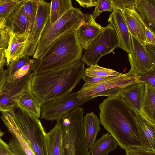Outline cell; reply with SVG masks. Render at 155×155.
Instances as JSON below:
<instances>
[{"label":"cell","mask_w":155,"mask_h":155,"mask_svg":"<svg viewBox=\"0 0 155 155\" xmlns=\"http://www.w3.org/2000/svg\"><path fill=\"white\" fill-rule=\"evenodd\" d=\"M99 107L100 123L121 149L142 148L134 117L136 112L124 101L120 94L107 97Z\"/></svg>","instance_id":"obj_1"},{"label":"cell","mask_w":155,"mask_h":155,"mask_svg":"<svg viewBox=\"0 0 155 155\" xmlns=\"http://www.w3.org/2000/svg\"><path fill=\"white\" fill-rule=\"evenodd\" d=\"M80 60L61 68L33 75L32 92L41 104L71 93L85 74Z\"/></svg>","instance_id":"obj_2"},{"label":"cell","mask_w":155,"mask_h":155,"mask_svg":"<svg viewBox=\"0 0 155 155\" xmlns=\"http://www.w3.org/2000/svg\"><path fill=\"white\" fill-rule=\"evenodd\" d=\"M76 30H68L50 44L36 60L33 75L58 70L81 60L83 48Z\"/></svg>","instance_id":"obj_3"},{"label":"cell","mask_w":155,"mask_h":155,"mask_svg":"<svg viewBox=\"0 0 155 155\" xmlns=\"http://www.w3.org/2000/svg\"><path fill=\"white\" fill-rule=\"evenodd\" d=\"M84 109L77 107L61 118L63 155H90L84 137Z\"/></svg>","instance_id":"obj_4"},{"label":"cell","mask_w":155,"mask_h":155,"mask_svg":"<svg viewBox=\"0 0 155 155\" xmlns=\"http://www.w3.org/2000/svg\"><path fill=\"white\" fill-rule=\"evenodd\" d=\"M92 15L84 14L80 8L73 7L52 24L48 20L40 36L32 56L38 59L56 39L71 29L77 30Z\"/></svg>","instance_id":"obj_5"},{"label":"cell","mask_w":155,"mask_h":155,"mask_svg":"<svg viewBox=\"0 0 155 155\" xmlns=\"http://www.w3.org/2000/svg\"><path fill=\"white\" fill-rule=\"evenodd\" d=\"M20 133L35 155H47L46 133L39 118L18 108L9 112Z\"/></svg>","instance_id":"obj_6"},{"label":"cell","mask_w":155,"mask_h":155,"mask_svg":"<svg viewBox=\"0 0 155 155\" xmlns=\"http://www.w3.org/2000/svg\"><path fill=\"white\" fill-rule=\"evenodd\" d=\"M140 82L138 75L129 71L120 76L106 77L93 83L84 84L78 91L77 97L90 101L99 96L111 97L120 94L127 86Z\"/></svg>","instance_id":"obj_7"},{"label":"cell","mask_w":155,"mask_h":155,"mask_svg":"<svg viewBox=\"0 0 155 155\" xmlns=\"http://www.w3.org/2000/svg\"><path fill=\"white\" fill-rule=\"evenodd\" d=\"M118 45L115 31L109 24L85 49L81 60L88 67L97 64L102 57L109 54Z\"/></svg>","instance_id":"obj_8"},{"label":"cell","mask_w":155,"mask_h":155,"mask_svg":"<svg viewBox=\"0 0 155 155\" xmlns=\"http://www.w3.org/2000/svg\"><path fill=\"white\" fill-rule=\"evenodd\" d=\"M77 95L78 91L75 92L42 104L41 118L50 120H59L70 110L80 107L89 101L88 99H78Z\"/></svg>","instance_id":"obj_9"},{"label":"cell","mask_w":155,"mask_h":155,"mask_svg":"<svg viewBox=\"0 0 155 155\" xmlns=\"http://www.w3.org/2000/svg\"><path fill=\"white\" fill-rule=\"evenodd\" d=\"M33 76L32 71L13 82L6 81L0 94V111L9 112L17 108V103L26 91Z\"/></svg>","instance_id":"obj_10"},{"label":"cell","mask_w":155,"mask_h":155,"mask_svg":"<svg viewBox=\"0 0 155 155\" xmlns=\"http://www.w3.org/2000/svg\"><path fill=\"white\" fill-rule=\"evenodd\" d=\"M132 52L128 54L131 68L130 71L138 75L143 74L155 66V56L144 45L130 34Z\"/></svg>","instance_id":"obj_11"},{"label":"cell","mask_w":155,"mask_h":155,"mask_svg":"<svg viewBox=\"0 0 155 155\" xmlns=\"http://www.w3.org/2000/svg\"><path fill=\"white\" fill-rule=\"evenodd\" d=\"M7 30L10 39L8 47L4 52L8 66L14 60L27 56L32 41L30 32L16 33Z\"/></svg>","instance_id":"obj_12"},{"label":"cell","mask_w":155,"mask_h":155,"mask_svg":"<svg viewBox=\"0 0 155 155\" xmlns=\"http://www.w3.org/2000/svg\"><path fill=\"white\" fill-rule=\"evenodd\" d=\"M51 2L38 0L35 20L30 32L32 43L27 56H33L40 36L49 18Z\"/></svg>","instance_id":"obj_13"},{"label":"cell","mask_w":155,"mask_h":155,"mask_svg":"<svg viewBox=\"0 0 155 155\" xmlns=\"http://www.w3.org/2000/svg\"><path fill=\"white\" fill-rule=\"evenodd\" d=\"M108 21L116 33L119 42L118 47L128 54H131L132 45L130 33L121 11L118 9L113 11Z\"/></svg>","instance_id":"obj_14"},{"label":"cell","mask_w":155,"mask_h":155,"mask_svg":"<svg viewBox=\"0 0 155 155\" xmlns=\"http://www.w3.org/2000/svg\"><path fill=\"white\" fill-rule=\"evenodd\" d=\"M137 128L142 143V148L155 151V124L150 123L140 113L134 116Z\"/></svg>","instance_id":"obj_15"},{"label":"cell","mask_w":155,"mask_h":155,"mask_svg":"<svg viewBox=\"0 0 155 155\" xmlns=\"http://www.w3.org/2000/svg\"><path fill=\"white\" fill-rule=\"evenodd\" d=\"M121 12L130 34L146 46L145 31L146 27L135 8L125 9Z\"/></svg>","instance_id":"obj_16"},{"label":"cell","mask_w":155,"mask_h":155,"mask_svg":"<svg viewBox=\"0 0 155 155\" xmlns=\"http://www.w3.org/2000/svg\"><path fill=\"white\" fill-rule=\"evenodd\" d=\"M144 94V83L138 82L125 87L120 94L124 101L136 113H140Z\"/></svg>","instance_id":"obj_17"},{"label":"cell","mask_w":155,"mask_h":155,"mask_svg":"<svg viewBox=\"0 0 155 155\" xmlns=\"http://www.w3.org/2000/svg\"><path fill=\"white\" fill-rule=\"evenodd\" d=\"M95 20L92 15L76 30L77 37L84 49L87 48L104 28Z\"/></svg>","instance_id":"obj_18"},{"label":"cell","mask_w":155,"mask_h":155,"mask_svg":"<svg viewBox=\"0 0 155 155\" xmlns=\"http://www.w3.org/2000/svg\"><path fill=\"white\" fill-rule=\"evenodd\" d=\"M5 28L14 32H30L31 26L25 15L21 5L6 19Z\"/></svg>","instance_id":"obj_19"},{"label":"cell","mask_w":155,"mask_h":155,"mask_svg":"<svg viewBox=\"0 0 155 155\" xmlns=\"http://www.w3.org/2000/svg\"><path fill=\"white\" fill-rule=\"evenodd\" d=\"M57 121L54 127L46 134L47 155H63L61 120Z\"/></svg>","instance_id":"obj_20"},{"label":"cell","mask_w":155,"mask_h":155,"mask_svg":"<svg viewBox=\"0 0 155 155\" xmlns=\"http://www.w3.org/2000/svg\"><path fill=\"white\" fill-rule=\"evenodd\" d=\"M135 8L146 28L155 34V0H136Z\"/></svg>","instance_id":"obj_21"},{"label":"cell","mask_w":155,"mask_h":155,"mask_svg":"<svg viewBox=\"0 0 155 155\" xmlns=\"http://www.w3.org/2000/svg\"><path fill=\"white\" fill-rule=\"evenodd\" d=\"M100 121L93 112L87 113L83 117V124L84 137L88 149H90L95 142L100 130Z\"/></svg>","instance_id":"obj_22"},{"label":"cell","mask_w":155,"mask_h":155,"mask_svg":"<svg viewBox=\"0 0 155 155\" xmlns=\"http://www.w3.org/2000/svg\"><path fill=\"white\" fill-rule=\"evenodd\" d=\"M17 108L39 118L41 115V104L32 93L31 83L17 103Z\"/></svg>","instance_id":"obj_23"},{"label":"cell","mask_w":155,"mask_h":155,"mask_svg":"<svg viewBox=\"0 0 155 155\" xmlns=\"http://www.w3.org/2000/svg\"><path fill=\"white\" fill-rule=\"evenodd\" d=\"M155 124V87L144 83V94L140 113Z\"/></svg>","instance_id":"obj_24"},{"label":"cell","mask_w":155,"mask_h":155,"mask_svg":"<svg viewBox=\"0 0 155 155\" xmlns=\"http://www.w3.org/2000/svg\"><path fill=\"white\" fill-rule=\"evenodd\" d=\"M118 145L113 136L107 132L102 134L90 149L91 155H108L111 151L114 150Z\"/></svg>","instance_id":"obj_25"},{"label":"cell","mask_w":155,"mask_h":155,"mask_svg":"<svg viewBox=\"0 0 155 155\" xmlns=\"http://www.w3.org/2000/svg\"><path fill=\"white\" fill-rule=\"evenodd\" d=\"M74 7L71 0H52L51 2L48 21L53 24Z\"/></svg>","instance_id":"obj_26"},{"label":"cell","mask_w":155,"mask_h":155,"mask_svg":"<svg viewBox=\"0 0 155 155\" xmlns=\"http://www.w3.org/2000/svg\"><path fill=\"white\" fill-rule=\"evenodd\" d=\"M123 74L112 69L100 67L97 64L91 65L85 68V75L92 78H106L112 76H120Z\"/></svg>","instance_id":"obj_27"},{"label":"cell","mask_w":155,"mask_h":155,"mask_svg":"<svg viewBox=\"0 0 155 155\" xmlns=\"http://www.w3.org/2000/svg\"><path fill=\"white\" fill-rule=\"evenodd\" d=\"M38 1V0H24L21 4L25 15L31 28L36 16Z\"/></svg>","instance_id":"obj_28"},{"label":"cell","mask_w":155,"mask_h":155,"mask_svg":"<svg viewBox=\"0 0 155 155\" xmlns=\"http://www.w3.org/2000/svg\"><path fill=\"white\" fill-rule=\"evenodd\" d=\"M24 0H2L0 2V18L6 19Z\"/></svg>","instance_id":"obj_29"},{"label":"cell","mask_w":155,"mask_h":155,"mask_svg":"<svg viewBox=\"0 0 155 155\" xmlns=\"http://www.w3.org/2000/svg\"><path fill=\"white\" fill-rule=\"evenodd\" d=\"M35 60L25 65L13 74L8 76L7 81L9 83L13 82L16 80L30 74L34 69Z\"/></svg>","instance_id":"obj_30"},{"label":"cell","mask_w":155,"mask_h":155,"mask_svg":"<svg viewBox=\"0 0 155 155\" xmlns=\"http://www.w3.org/2000/svg\"><path fill=\"white\" fill-rule=\"evenodd\" d=\"M35 60V59L34 58L31 59L29 57L25 56L12 61L7 66L8 68L6 70L8 76L25 65Z\"/></svg>","instance_id":"obj_31"},{"label":"cell","mask_w":155,"mask_h":155,"mask_svg":"<svg viewBox=\"0 0 155 155\" xmlns=\"http://www.w3.org/2000/svg\"><path fill=\"white\" fill-rule=\"evenodd\" d=\"M113 8L110 0H97L96 2L95 8L92 14L95 20L102 12H111Z\"/></svg>","instance_id":"obj_32"},{"label":"cell","mask_w":155,"mask_h":155,"mask_svg":"<svg viewBox=\"0 0 155 155\" xmlns=\"http://www.w3.org/2000/svg\"><path fill=\"white\" fill-rule=\"evenodd\" d=\"M113 11L118 9L120 11L126 8H135L136 0H110Z\"/></svg>","instance_id":"obj_33"},{"label":"cell","mask_w":155,"mask_h":155,"mask_svg":"<svg viewBox=\"0 0 155 155\" xmlns=\"http://www.w3.org/2000/svg\"><path fill=\"white\" fill-rule=\"evenodd\" d=\"M138 76L140 77V81L155 87V66L146 72Z\"/></svg>","instance_id":"obj_34"},{"label":"cell","mask_w":155,"mask_h":155,"mask_svg":"<svg viewBox=\"0 0 155 155\" xmlns=\"http://www.w3.org/2000/svg\"><path fill=\"white\" fill-rule=\"evenodd\" d=\"M8 144L14 155H27L18 141L13 136Z\"/></svg>","instance_id":"obj_35"},{"label":"cell","mask_w":155,"mask_h":155,"mask_svg":"<svg viewBox=\"0 0 155 155\" xmlns=\"http://www.w3.org/2000/svg\"><path fill=\"white\" fill-rule=\"evenodd\" d=\"M126 155H155V151L142 148H131L125 150Z\"/></svg>","instance_id":"obj_36"},{"label":"cell","mask_w":155,"mask_h":155,"mask_svg":"<svg viewBox=\"0 0 155 155\" xmlns=\"http://www.w3.org/2000/svg\"><path fill=\"white\" fill-rule=\"evenodd\" d=\"M10 37L8 32L5 28L0 29V49L4 51L8 48Z\"/></svg>","instance_id":"obj_37"},{"label":"cell","mask_w":155,"mask_h":155,"mask_svg":"<svg viewBox=\"0 0 155 155\" xmlns=\"http://www.w3.org/2000/svg\"><path fill=\"white\" fill-rule=\"evenodd\" d=\"M155 34L147 28H145V35L146 41V45L151 46L155 45Z\"/></svg>","instance_id":"obj_38"},{"label":"cell","mask_w":155,"mask_h":155,"mask_svg":"<svg viewBox=\"0 0 155 155\" xmlns=\"http://www.w3.org/2000/svg\"><path fill=\"white\" fill-rule=\"evenodd\" d=\"M0 155H14L8 144L0 138Z\"/></svg>","instance_id":"obj_39"},{"label":"cell","mask_w":155,"mask_h":155,"mask_svg":"<svg viewBox=\"0 0 155 155\" xmlns=\"http://www.w3.org/2000/svg\"><path fill=\"white\" fill-rule=\"evenodd\" d=\"M80 5L84 8H89L95 6L96 0H76Z\"/></svg>","instance_id":"obj_40"},{"label":"cell","mask_w":155,"mask_h":155,"mask_svg":"<svg viewBox=\"0 0 155 155\" xmlns=\"http://www.w3.org/2000/svg\"><path fill=\"white\" fill-rule=\"evenodd\" d=\"M8 76V75L6 70H4L0 74V94Z\"/></svg>","instance_id":"obj_41"},{"label":"cell","mask_w":155,"mask_h":155,"mask_svg":"<svg viewBox=\"0 0 155 155\" xmlns=\"http://www.w3.org/2000/svg\"><path fill=\"white\" fill-rule=\"evenodd\" d=\"M104 78L101 77H96L94 78L85 75L83 77L82 79L84 81V84H87L93 83L101 80Z\"/></svg>","instance_id":"obj_42"},{"label":"cell","mask_w":155,"mask_h":155,"mask_svg":"<svg viewBox=\"0 0 155 155\" xmlns=\"http://www.w3.org/2000/svg\"><path fill=\"white\" fill-rule=\"evenodd\" d=\"M6 58L5 57L4 51L0 55V74L4 71V68L6 64Z\"/></svg>","instance_id":"obj_43"},{"label":"cell","mask_w":155,"mask_h":155,"mask_svg":"<svg viewBox=\"0 0 155 155\" xmlns=\"http://www.w3.org/2000/svg\"><path fill=\"white\" fill-rule=\"evenodd\" d=\"M6 19L4 18H0V29L4 28L5 27Z\"/></svg>","instance_id":"obj_44"},{"label":"cell","mask_w":155,"mask_h":155,"mask_svg":"<svg viewBox=\"0 0 155 155\" xmlns=\"http://www.w3.org/2000/svg\"><path fill=\"white\" fill-rule=\"evenodd\" d=\"M5 134V133L1 130L0 128V138L2 137Z\"/></svg>","instance_id":"obj_45"},{"label":"cell","mask_w":155,"mask_h":155,"mask_svg":"<svg viewBox=\"0 0 155 155\" xmlns=\"http://www.w3.org/2000/svg\"><path fill=\"white\" fill-rule=\"evenodd\" d=\"M4 51L2 49H0V55Z\"/></svg>","instance_id":"obj_46"},{"label":"cell","mask_w":155,"mask_h":155,"mask_svg":"<svg viewBox=\"0 0 155 155\" xmlns=\"http://www.w3.org/2000/svg\"><path fill=\"white\" fill-rule=\"evenodd\" d=\"M2 1V0H0V2H1Z\"/></svg>","instance_id":"obj_47"}]
</instances>
